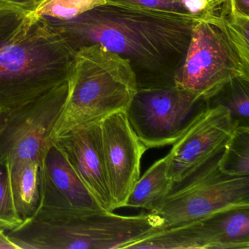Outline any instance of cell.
<instances>
[{
    "mask_svg": "<svg viewBox=\"0 0 249 249\" xmlns=\"http://www.w3.org/2000/svg\"><path fill=\"white\" fill-rule=\"evenodd\" d=\"M199 17L108 1L72 19H45L73 52L100 45L146 71L147 89L174 85L170 68L183 59Z\"/></svg>",
    "mask_w": 249,
    "mask_h": 249,
    "instance_id": "obj_1",
    "label": "cell"
},
{
    "mask_svg": "<svg viewBox=\"0 0 249 249\" xmlns=\"http://www.w3.org/2000/svg\"><path fill=\"white\" fill-rule=\"evenodd\" d=\"M75 54L45 18L0 0V115L68 83Z\"/></svg>",
    "mask_w": 249,
    "mask_h": 249,
    "instance_id": "obj_2",
    "label": "cell"
},
{
    "mask_svg": "<svg viewBox=\"0 0 249 249\" xmlns=\"http://www.w3.org/2000/svg\"><path fill=\"white\" fill-rule=\"evenodd\" d=\"M130 61L91 45L75 52L68 80V94L52 141L76 128L125 111L138 91Z\"/></svg>",
    "mask_w": 249,
    "mask_h": 249,
    "instance_id": "obj_3",
    "label": "cell"
},
{
    "mask_svg": "<svg viewBox=\"0 0 249 249\" xmlns=\"http://www.w3.org/2000/svg\"><path fill=\"white\" fill-rule=\"evenodd\" d=\"M150 230L143 213L122 215L39 207L7 235L18 249H125Z\"/></svg>",
    "mask_w": 249,
    "mask_h": 249,
    "instance_id": "obj_4",
    "label": "cell"
},
{
    "mask_svg": "<svg viewBox=\"0 0 249 249\" xmlns=\"http://www.w3.org/2000/svg\"><path fill=\"white\" fill-rule=\"evenodd\" d=\"M224 8L199 16L173 84L207 101L234 80L249 81V52L233 37Z\"/></svg>",
    "mask_w": 249,
    "mask_h": 249,
    "instance_id": "obj_5",
    "label": "cell"
},
{
    "mask_svg": "<svg viewBox=\"0 0 249 249\" xmlns=\"http://www.w3.org/2000/svg\"><path fill=\"white\" fill-rule=\"evenodd\" d=\"M222 152L181 181L173 183L161 205L151 212L158 218L159 230L228 210L249 208V176L223 173L219 167Z\"/></svg>",
    "mask_w": 249,
    "mask_h": 249,
    "instance_id": "obj_6",
    "label": "cell"
},
{
    "mask_svg": "<svg viewBox=\"0 0 249 249\" xmlns=\"http://www.w3.org/2000/svg\"><path fill=\"white\" fill-rule=\"evenodd\" d=\"M205 107V100L173 85L138 89L125 113L149 149L173 145Z\"/></svg>",
    "mask_w": 249,
    "mask_h": 249,
    "instance_id": "obj_7",
    "label": "cell"
},
{
    "mask_svg": "<svg viewBox=\"0 0 249 249\" xmlns=\"http://www.w3.org/2000/svg\"><path fill=\"white\" fill-rule=\"evenodd\" d=\"M68 94V82L15 111L0 115V163L42 164Z\"/></svg>",
    "mask_w": 249,
    "mask_h": 249,
    "instance_id": "obj_8",
    "label": "cell"
},
{
    "mask_svg": "<svg viewBox=\"0 0 249 249\" xmlns=\"http://www.w3.org/2000/svg\"><path fill=\"white\" fill-rule=\"evenodd\" d=\"M129 249H249V208L217 213L156 230Z\"/></svg>",
    "mask_w": 249,
    "mask_h": 249,
    "instance_id": "obj_9",
    "label": "cell"
},
{
    "mask_svg": "<svg viewBox=\"0 0 249 249\" xmlns=\"http://www.w3.org/2000/svg\"><path fill=\"white\" fill-rule=\"evenodd\" d=\"M234 129L225 107L206 106L167 154L169 177L174 183L186 178L224 150Z\"/></svg>",
    "mask_w": 249,
    "mask_h": 249,
    "instance_id": "obj_10",
    "label": "cell"
},
{
    "mask_svg": "<svg viewBox=\"0 0 249 249\" xmlns=\"http://www.w3.org/2000/svg\"><path fill=\"white\" fill-rule=\"evenodd\" d=\"M105 164L116 210L124 208L141 177V160L148 148L131 127L125 111L100 121Z\"/></svg>",
    "mask_w": 249,
    "mask_h": 249,
    "instance_id": "obj_11",
    "label": "cell"
},
{
    "mask_svg": "<svg viewBox=\"0 0 249 249\" xmlns=\"http://www.w3.org/2000/svg\"><path fill=\"white\" fill-rule=\"evenodd\" d=\"M99 206L116 210L105 164L100 122L76 128L53 140Z\"/></svg>",
    "mask_w": 249,
    "mask_h": 249,
    "instance_id": "obj_12",
    "label": "cell"
},
{
    "mask_svg": "<svg viewBox=\"0 0 249 249\" xmlns=\"http://www.w3.org/2000/svg\"><path fill=\"white\" fill-rule=\"evenodd\" d=\"M39 207L104 211L86 189L65 154L53 142L40 167Z\"/></svg>",
    "mask_w": 249,
    "mask_h": 249,
    "instance_id": "obj_13",
    "label": "cell"
},
{
    "mask_svg": "<svg viewBox=\"0 0 249 249\" xmlns=\"http://www.w3.org/2000/svg\"><path fill=\"white\" fill-rule=\"evenodd\" d=\"M8 165L14 206L23 222L36 213L40 205L41 164L17 161Z\"/></svg>",
    "mask_w": 249,
    "mask_h": 249,
    "instance_id": "obj_14",
    "label": "cell"
},
{
    "mask_svg": "<svg viewBox=\"0 0 249 249\" xmlns=\"http://www.w3.org/2000/svg\"><path fill=\"white\" fill-rule=\"evenodd\" d=\"M167 155L156 161L134 186L125 207L151 212L157 209L173 187L174 181L167 175Z\"/></svg>",
    "mask_w": 249,
    "mask_h": 249,
    "instance_id": "obj_15",
    "label": "cell"
},
{
    "mask_svg": "<svg viewBox=\"0 0 249 249\" xmlns=\"http://www.w3.org/2000/svg\"><path fill=\"white\" fill-rule=\"evenodd\" d=\"M207 107L221 106L230 113L236 127H249V81L234 80L205 101Z\"/></svg>",
    "mask_w": 249,
    "mask_h": 249,
    "instance_id": "obj_16",
    "label": "cell"
},
{
    "mask_svg": "<svg viewBox=\"0 0 249 249\" xmlns=\"http://www.w3.org/2000/svg\"><path fill=\"white\" fill-rule=\"evenodd\" d=\"M220 170L230 176H249V127H236L224 146Z\"/></svg>",
    "mask_w": 249,
    "mask_h": 249,
    "instance_id": "obj_17",
    "label": "cell"
},
{
    "mask_svg": "<svg viewBox=\"0 0 249 249\" xmlns=\"http://www.w3.org/2000/svg\"><path fill=\"white\" fill-rule=\"evenodd\" d=\"M106 2V0H46L32 14L46 19L67 21Z\"/></svg>",
    "mask_w": 249,
    "mask_h": 249,
    "instance_id": "obj_18",
    "label": "cell"
},
{
    "mask_svg": "<svg viewBox=\"0 0 249 249\" xmlns=\"http://www.w3.org/2000/svg\"><path fill=\"white\" fill-rule=\"evenodd\" d=\"M21 223L11 195L8 164L0 163V228L12 230Z\"/></svg>",
    "mask_w": 249,
    "mask_h": 249,
    "instance_id": "obj_19",
    "label": "cell"
},
{
    "mask_svg": "<svg viewBox=\"0 0 249 249\" xmlns=\"http://www.w3.org/2000/svg\"><path fill=\"white\" fill-rule=\"evenodd\" d=\"M107 2H122L141 8L167 12L190 15L186 11L182 0H106ZM192 16V15H191Z\"/></svg>",
    "mask_w": 249,
    "mask_h": 249,
    "instance_id": "obj_20",
    "label": "cell"
},
{
    "mask_svg": "<svg viewBox=\"0 0 249 249\" xmlns=\"http://www.w3.org/2000/svg\"><path fill=\"white\" fill-rule=\"evenodd\" d=\"M229 5L233 15L249 17V0H229Z\"/></svg>",
    "mask_w": 249,
    "mask_h": 249,
    "instance_id": "obj_21",
    "label": "cell"
},
{
    "mask_svg": "<svg viewBox=\"0 0 249 249\" xmlns=\"http://www.w3.org/2000/svg\"><path fill=\"white\" fill-rule=\"evenodd\" d=\"M29 13H34L46 0H2Z\"/></svg>",
    "mask_w": 249,
    "mask_h": 249,
    "instance_id": "obj_22",
    "label": "cell"
},
{
    "mask_svg": "<svg viewBox=\"0 0 249 249\" xmlns=\"http://www.w3.org/2000/svg\"><path fill=\"white\" fill-rule=\"evenodd\" d=\"M0 249H18L17 245L10 240L5 230L0 228Z\"/></svg>",
    "mask_w": 249,
    "mask_h": 249,
    "instance_id": "obj_23",
    "label": "cell"
},
{
    "mask_svg": "<svg viewBox=\"0 0 249 249\" xmlns=\"http://www.w3.org/2000/svg\"><path fill=\"white\" fill-rule=\"evenodd\" d=\"M211 1L214 4V5L219 7L223 6V5H224L225 4H227V2H229V0H211Z\"/></svg>",
    "mask_w": 249,
    "mask_h": 249,
    "instance_id": "obj_24",
    "label": "cell"
}]
</instances>
